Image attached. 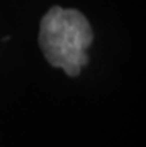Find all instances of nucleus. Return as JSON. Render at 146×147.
I'll use <instances>...</instances> for the list:
<instances>
[{
	"instance_id": "nucleus-1",
	"label": "nucleus",
	"mask_w": 146,
	"mask_h": 147,
	"mask_svg": "<svg viewBox=\"0 0 146 147\" xmlns=\"http://www.w3.org/2000/svg\"><path fill=\"white\" fill-rule=\"evenodd\" d=\"M88 20L76 9L54 6L40 22L39 45L46 61L69 74L78 76L88 63L87 49L92 43Z\"/></svg>"
}]
</instances>
